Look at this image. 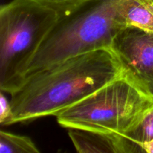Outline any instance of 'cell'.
Returning <instances> with one entry per match:
<instances>
[{
	"instance_id": "277c9868",
	"label": "cell",
	"mask_w": 153,
	"mask_h": 153,
	"mask_svg": "<svg viewBox=\"0 0 153 153\" xmlns=\"http://www.w3.org/2000/svg\"><path fill=\"white\" fill-rule=\"evenodd\" d=\"M153 109V99L124 76L55 115L61 126L126 134Z\"/></svg>"
},
{
	"instance_id": "8992f818",
	"label": "cell",
	"mask_w": 153,
	"mask_h": 153,
	"mask_svg": "<svg viewBox=\"0 0 153 153\" xmlns=\"http://www.w3.org/2000/svg\"><path fill=\"white\" fill-rule=\"evenodd\" d=\"M68 135L79 153H137L141 148L123 134L68 128Z\"/></svg>"
},
{
	"instance_id": "7a4b0ae2",
	"label": "cell",
	"mask_w": 153,
	"mask_h": 153,
	"mask_svg": "<svg viewBox=\"0 0 153 153\" xmlns=\"http://www.w3.org/2000/svg\"><path fill=\"white\" fill-rule=\"evenodd\" d=\"M126 27L121 0H88L61 13L28 64L25 79L73 57L111 49Z\"/></svg>"
},
{
	"instance_id": "6da1fadb",
	"label": "cell",
	"mask_w": 153,
	"mask_h": 153,
	"mask_svg": "<svg viewBox=\"0 0 153 153\" xmlns=\"http://www.w3.org/2000/svg\"><path fill=\"white\" fill-rule=\"evenodd\" d=\"M124 75L108 48L65 60L26 78L10 94V124L55 116Z\"/></svg>"
},
{
	"instance_id": "30bf717a",
	"label": "cell",
	"mask_w": 153,
	"mask_h": 153,
	"mask_svg": "<svg viewBox=\"0 0 153 153\" xmlns=\"http://www.w3.org/2000/svg\"><path fill=\"white\" fill-rule=\"evenodd\" d=\"M46 7L56 10L58 13H65L88 0H32Z\"/></svg>"
},
{
	"instance_id": "5b68a950",
	"label": "cell",
	"mask_w": 153,
	"mask_h": 153,
	"mask_svg": "<svg viewBox=\"0 0 153 153\" xmlns=\"http://www.w3.org/2000/svg\"><path fill=\"white\" fill-rule=\"evenodd\" d=\"M111 49L123 76L153 99V32L126 27L114 39Z\"/></svg>"
},
{
	"instance_id": "3957f363",
	"label": "cell",
	"mask_w": 153,
	"mask_h": 153,
	"mask_svg": "<svg viewBox=\"0 0 153 153\" xmlns=\"http://www.w3.org/2000/svg\"><path fill=\"white\" fill-rule=\"evenodd\" d=\"M60 13L32 0H12L0 8V89L21 86L33 57Z\"/></svg>"
},
{
	"instance_id": "7c38bea8",
	"label": "cell",
	"mask_w": 153,
	"mask_h": 153,
	"mask_svg": "<svg viewBox=\"0 0 153 153\" xmlns=\"http://www.w3.org/2000/svg\"><path fill=\"white\" fill-rule=\"evenodd\" d=\"M141 148L143 152L153 153V138L149 141L142 143Z\"/></svg>"
},
{
	"instance_id": "52a82bcc",
	"label": "cell",
	"mask_w": 153,
	"mask_h": 153,
	"mask_svg": "<svg viewBox=\"0 0 153 153\" xmlns=\"http://www.w3.org/2000/svg\"><path fill=\"white\" fill-rule=\"evenodd\" d=\"M121 13L126 27L153 32V0H121Z\"/></svg>"
},
{
	"instance_id": "8fae6325",
	"label": "cell",
	"mask_w": 153,
	"mask_h": 153,
	"mask_svg": "<svg viewBox=\"0 0 153 153\" xmlns=\"http://www.w3.org/2000/svg\"><path fill=\"white\" fill-rule=\"evenodd\" d=\"M12 117L10 102L8 101L1 91L0 94V123L1 126H7Z\"/></svg>"
},
{
	"instance_id": "9c48e42d",
	"label": "cell",
	"mask_w": 153,
	"mask_h": 153,
	"mask_svg": "<svg viewBox=\"0 0 153 153\" xmlns=\"http://www.w3.org/2000/svg\"><path fill=\"white\" fill-rule=\"evenodd\" d=\"M124 136L140 148L142 143L152 140L153 138V109L146 115L135 128L124 134Z\"/></svg>"
},
{
	"instance_id": "ba28073f",
	"label": "cell",
	"mask_w": 153,
	"mask_h": 153,
	"mask_svg": "<svg viewBox=\"0 0 153 153\" xmlns=\"http://www.w3.org/2000/svg\"><path fill=\"white\" fill-rule=\"evenodd\" d=\"M35 143L30 137L1 130L0 153H39Z\"/></svg>"
}]
</instances>
